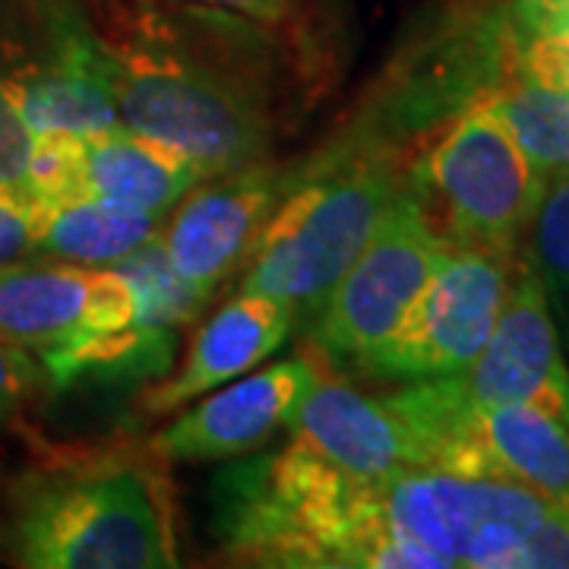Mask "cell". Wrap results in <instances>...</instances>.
<instances>
[{
	"instance_id": "6da1fadb",
	"label": "cell",
	"mask_w": 569,
	"mask_h": 569,
	"mask_svg": "<svg viewBox=\"0 0 569 569\" xmlns=\"http://www.w3.org/2000/svg\"><path fill=\"white\" fill-rule=\"evenodd\" d=\"M3 550L26 569L181 567L168 462L149 443L41 452L10 488Z\"/></svg>"
},
{
	"instance_id": "7a4b0ae2",
	"label": "cell",
	"mask_w": 569,
	"mask_h": 569,
	"mask_svg": "<svg viewBox=\"0 0 569 569\" xmlns=\"http://www.w3.org/2000/svg\"><path fill=\"white\" fill-rule=\"evenodd\" d=\"M380 485L291 440L216 478L212 535L238 567L443 569L433 553L389 535Z\"/></svg>"
},
{
	"instance_id": "3957f363",
	"label": "cell",
	"mask_w": 569,
	"mask_h": 569,
	"mask_svg": "<svg viewBox=\"0 0 569 569\" xmlns=\"http://www.w3.org/2000/svg\"><path fill=\"white\" fill-rule=\"evenodd\" d=\"M399 152L365 149L295 174L244 263L238 291L291 307L307 326L408 187Z\"/></svg>"
},
{
	"instance_id": "277c9868",
	"label": "cell",
	"mask_w": 569,
	"mask_h": 569,
	"mask_svg": "<svg viewBox=\"0 0 569 569\" xmlns=\"http://www.w3.org/2000/svg\"><path fill=\"white\" fill-rule=\"evenodd\" d=\"M468 406L459 377L365 392L320 361L291 440L361 481H387L408 468L456 471Z\"/></svg>"
},
{
	"instance_id": "5b68a950",
	"label": "cell",
	"mask_w": 569,
	"mask_h": 569,
	"mask_svg": "<svg viewBox=\"0 0 569 569\" xmlns=\"http://www.w3.org/2000/svg\"><path fill=\"white\" fill-rule=\"evenodd\" d=\"M118 114L183 152L203 178L269 162L276 123L260 86L216 63L118 51Z\"/></svg>"
},
{
	"instance_id": "8992f818",
	"label": "cell",
	"mask_w": 569,
	"mask_h": 569,
	"mask_svg": "<svg viewBox=\"0 0 569 569\" xmlns=\"http://www.w3.org/2000/svg\"><path fill=\"white\" fill-rule=\"evenodd\" d=\"M415 197L449 244L516 257L541 178L488 102L456 114L408 168Z\"/></svg>"
},
{
	"instance_id": "52a82bcc",
	"label": "cell",
	"mask_w": 569,
	"mask_h": 569,
	"mask_svg": "<svg viewBox=\"0 0 569 569\" xmlns=\"http://www.w3.org/2000/svg\"><path fill=\"white\" fill-rule=\"evenodd\" d=\"M447 250L449 241L408 183L307 323L313 355L355 370L399 329Z\"/></svg>"
},
{
	"instance_id": "ba28073f",
	"label": "cell",
	"mask_w": 569,
	"mask_h": 569,
	"mask_svg": "<svg viewBox=\"0 0 569 569\" xmlns=\"http://www.w3.org/2000/svg\"><path fill=\"white\" fill-rule=\"evenodd\" d=\"M380 490L389 535L433 553L443 569L507 567L550 509V500L519 481L449 468H408Z\"/></svg>"
},
{
	"instance_id": "9c48e42d",
	"label": "cell",
	"mask_w": 569,
	"mask_h": 569,
	"mask_svg": "<svg viewBox=\"0 0 569 569\" xmlns=\"http://www.w3.org/2000/svg\"><path fill=\"white\" fill-rule=\"evenodd\" d=\"M512 272L509 253L449 244L399 329L355 370L396 387L459 377L490 339Z\"/></svg>"
},
{
	"instance_id": "30bf717a",
	"label": "cell",
	"mask_w": 569,
	"mask_h": 569,
	"mask_svg": "<svg viewBox=\"0 0 569 569\" xmlns=\"http://www.w3.org/2000/svg\"><path fill=\"white\" fill-rule=\"evenodd\" d=\"M203 181L183 152L130 127L89 133H39L32 162V206L58 197H96L168 216Z\"/></svg>"
},
{
	"instance_id": "8fae6325",
	"label": "cell",
	"mask_w": 569,
	"mask_h": 569,
	"mask_svg": "<svg viewBox=\"0 0 569 569\" xmlns=\"http://www.w3.org/2000/svg\"><path fill=\"white\" fill-rule=\"evenodd\" d=\"M291 190V168L260 162L206 178L164 219L159 231L168 263L183 282L212 298L219 284L241 269Z\"/></svg>"
},
{
	"instance_id": "7c38bea8",
	"label": "cell",
	"mask_w": 569,
	"mask_h": 569,
	"mask_svg": "<svg viewBox=\"0 0 569 569\" xmlns=\"http://www.w3.org/2000/svg\"><path fill=\"white\" fill-rule=\"evenodd\" d=\"M320 370L317 355L250 370L244 377L193 399L171 425L159 430L149 447L164 462H222L244 459L291 427L298 406Z\"/></svg>"
},
{
	"instance_id": "4fadbf2b",
	"label": "cell",
	"mask_w": 569,
	"mask_h": 569,
	"mask_svg": "<svg viewBox=\"0 0 569 569\" xmlns=\"http://www.w3.org/2000/svg\"><path fill=\"white\" fill-rule=\"evenodd\" d=\"M475 406H531L569 430V367L550 301L529 260H519L481 355L459 373Z\"/></svg>"
},
{
	"instance_id": "5bb4252c",
	"label": "cell",
	"mask_w": 569,
	"mask_h": 569,
	"mask_svg": "<svg viewBox=\"0 0 569 569\" xmlns=\"http://www.w3.org/2000/svg\"><path fill=\"white\" fill-rule=\"evenodd\" d=\"M44 32L41 61L10 82L32 130L89 133L118 127V51L63 0L44 3Z\"/></svg>"
},
{
	"instance_id": "9a60e30c",
	"label": "cell",
	"mask_w": 569,
	"mask_h": 569,
	"mask_svg": "<svg viewBox=\"0 0 569 569\" xmlns=\"http://www.w3.org/2000/svg\"><path fill=\"white\" fill-rule=\"evenodd\" d=\"M298 326L291 307L266 295L238 291L206 320L183 351V365L142 396L149 415L181 411L193 399L224 387L272 358Z\"/></svg>"
},
{
	"instance_id": "2e32d148",
	"label": "cell",
	"mask_w": 569,
	"mask_h": 569,
	"mask_svg": "<svg viewBox=\"0 0 569 569\" xmlns=\"http://www.w3.org/2000/svg\"><path fill=\"white\" fill-rule=\"evenodd\" d=\"M456 471L509 478L569 509V430L531 406L471 402L459 433Z\"/></svg>"
},
{
	"instance_id": "e0dca14e",
	"label": "cell",
	"mask_w": 569,
	"mask_h": 569,
	"mask_svg": "<svg viewBox=\"0 0 569 569\" xmlns=\"http://www.w3.org/2000/svg\"><path fill=\"white\" fill-rule=\"evenodd\" d=\"M164 216L96 197H58L32 206V257L77 266H114L159 238Z\"/></svg>"
},
{
	"instance_id": "ac0fdd59",
	"label": "cell",
	"mask_w": 569,
	"mask_h": 569,
	"mask_svg": "<svg viewBox=\"0 0 569 569\" xmlns=\"http://www.w3.org/2000/svg\"><path fill=\"white\" fill-rule=\"evenodd\" d=\"M488 104L522 146L541 181L569 171V80L512 70Z\"/></svg>"
},
{
	"instance_id": "d6986e66",
	"label": "cell",
	"mask_w": 569,
	"mask_h": 569,
	"mask_svg": "<svg viewBox=\"0 0 569 569\" xmlns=\"http://www.w3.org/2000/svg\"><path fill=\"white\" fill-rule=\"evenodd\" d=\"M526 241V260L541 279L548 301L569 323V171H557L541 181Z\"/></svg>"
},
{
	"instance_id": "ffe728a7",
	"label": "cell",
	"mask_w": 569,
	"mask_h": 569,
	"mask_svg": "<svg viewBox=\"0 0 569 569\" xmlns=\"http://www.w3.org/2000/svg\"><path fill=\"white\" fill-rule=\"evenodd\" d=\"M39 133L22 114L13 86L0 80V193L32 209V162Z\"/></svg>"
},
{
	"instance_id": "44dd1931",
	"label": "cell",
	"mask_w": 569,
	"mask_h": 569,
	"mask_svg": "<svg viewBox=\"0 0 569 569\" xmlns=\"http://www.w3.org/2000/svg\"><path fill=\"white\" fill-rule=\"evenodd\" d=\"M516 67L569 80V3L529 32H516Z\"/></svg>"
},
{
	"instance_id": "7402d4cb",
	"label": "cell",
	"mask_w": 569,
	"mask_h": 569,
	"mask_svg": "<svg viewBox=\"0 0 569 569\" xmlns=\"http://www.w3.org/2000/svg\"><path fill=\"white\" fill-rule=\"evenodd\" d=\"M512 569H569V509L550 503L545 519L509 553Z\"/></svg>"
},
{
	"instance_id": "603a6c76",
	"label": "cell",
	"mask_w": 569,
	"mask_h": 569,
	"mask_svg": "<svg viewBox=\"0 0 569 569\" xmlns=\"http://www.w3.org/2000/svg\"><path fill=\"white\" fill-rule=\"evenodd\" d=\"M48 383L41 365L20 346L0 339V427L10 425Z\"/></svg>"
},
{
	"instance_id": "cb8c5ba5",
	"label": "cell",
	"mask_w": 569,
	"mask_h": 569,
	"mask_svg": "<svg viewBox=\"0 0 569 569\" xmlns=\"http://www.w3.org/2000/svg\"><path fill=\"white\" fill-rule=\"evenodd\" d=\"M32 253V209L0 193V263L26 260Z\"/></svg>"
},
{
	"instance_id": "d4e9b609",
	"label": "cell",
	"mask_w": 569,
	"mask_h": 569,
	"mask_svg": "<svg viewBox=\"0 0 569 569\" xmlns=\"http://www.w3.org/2000/svg\"><path fill=\"white\" fill-rule=\"evenodd\" d=\"M171 3L209 7V10H222V13H231V17L263 22V26H282L298 10V0H171Z\"/></svg>"
},
{
	"instance_id": "484cf974",
	"label": "cell",
	"mask_w": 569,
	"mask_h": 569,
	"mask_svg": "<svg viewBox=\"0 0 569 569\" xmlns=\"http://www.w3.org/2000/svg\"><path fill=\"white\" fill-rule=\"evenodd\" d=\"M569 0H509V20L512 32H529L538 22L550 20L553 13H560Z\"/></svg>"
}]
</instances>
